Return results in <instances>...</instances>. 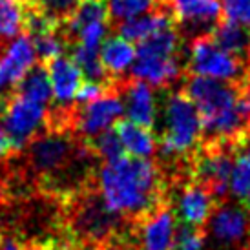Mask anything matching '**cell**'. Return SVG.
Masks as SVG:
<instances>
[{
    "instance_id": "25",
    "label": "cell",
    "mask_w": 250,
    "mask_h": 250,
    "mask_svg": "<svg viewBox=\"0 0 250 250\" xmlns=\"http://www.w3.org/2000/svg\"><path fill=\"white\" fill-rule=\"evenodd\" d=\"M84 143L90 148V152L93 153V157H99L104 163L115 161L125 155V148L121 145V141H119L117 133H115L113 128L99 133V135L91 137V139H84Z\"/></svg>"
},
{
    "instance_id": "3",
    "label": "cell",
    "mask_w": 250,
    "mask_h": 250,
    "mask_svg": "<svg viewBox=\"0 0 250 250\" xmlns=\"http://www.w3.org/2000/svg\"><path fill=\"white\" fill-rule=\"evenodd\" d=\"M177 51L179 33L174 29V26L153 33L152 37L139 42L135 61L130 70L132 77L157 88L175 83L181 75Z\"/></svg>"
},
{
    "instance_id": "18",
    "label": "cell",
    "mask_w": 250,
    "mask_h": 250,
    "mask_svg": "<svg viewBox=\"0 0 250 250\" xmlns=\"http://www.w3.org/2000/svg\"><path fill=\"white\" fill-rule=\"evenodd\" d=\"M174 26V19L172 15H168L163 9H155V11H148L145 15L133 17L130 21L119 22V35L130 42H143L145 39L152 37L161 29H167Z\"/></svg>"
},
{
    "instance_id": "30",
    "label": "cell",
    "mask_w": 250,
    "mask_h": 250,
    "mask_svg": "<svg viewBox=\"0 0 250 250\" xmlns=\"http://www.w3.org/2000/svg\"><path fill=\"white\" fill-rule=\"evenodd\" d=\"M7 44H9V41H7V39H0V55L4 53V49H6Z\"/></svg>"
},
{
    "instance_id": "1",
    "label": "cell",
    "mask_w": 250,
    "mask_h": 250,
    "mask_svg": "<svg viewBox=\"0 0 250 250\" xmlns=\"http://www.w3.org/2000/svg\"><path fill=\"white\" fill-rule=\"evenodd\" d=\"M99 195L123 219H143L161 205V174L150 159L119 157L97 174Z\"/></svg>"
},
{
    "instance_id": "10",
    "label": "cell",
    "mask_w": 250,
    "mask_h": 250,
    "mask_svg": "<svg viewBox=\"0 0 250 250\" xmlns=\"http://www.w3.org/2000/svg\"><path fill=\"white\" fill-rule=\"evenodd\" d=\"M210 234L217 243L237 245L250 234V214L245 207L223 205L214 208L208 219Z\"/></svg>"
},
{
    "instance_id": "23",
    "label": "cell",
    "mask_w": 250,
    "mask_h": 250,
    "mask_svg": "<svg viewBox=\"0 0 250 250\" xmlns=\"http://www.w3.org/2000/svg\"><path fill=\"white\" fill-rule=\"evenodd\" d=\"M28 0H0V39H15L22 33Z\"/></svg>"
},
{
    "instance_id": "2",
    "label": "cell",
    "mask_w": 250,
    "mask_h": 250,
    "mask_svg": "<svg viewBox=\"0 0 250 250\" xmlns=\"http://www.w3.org/2000/svg\"><path fill=\"white\" fill-rule=\"evenodd\" d=\"M185 95L195 104L203 133L215 141L236 137L247 125L239 110V91L232 83L192 75L185 84Z\"/></svg>"
},
{
    "instance_id": "8",
    "label": "cell",
    "mask_w": 250,
    "mask_h": 250,
    "mask_svg": "<svg viewBox=\"0 0 250 250\" xmlns=\"http://www.w3.org/2000/svg\"><path fill=\"white\" fill-rule=\"evenodd\" d=\"M35 62V46L28 35L21 33L9 41L4 53L0 55V91L13 90Z\"/></svg>"
},
{
    "instance_id": "21",
    "label": "cell",
    "mask_w": 250,
    "mask_h": 250,
    "mask_svg": "<svg viewBox=\"0 0 250 250\" xmlns=\"http://www.w3.org/2000/svg\"><path fill=\"white\" fill-rule=\"evenodd\" d=\"M229 192L241 207L250 210V141L234 157L229 177Z\"/></svg>"
},
{
    "instance_id": "12",
    "label": "cell",
    "mask_w": 250,
    "mask_h": 250,
    "mask_svg": "<svg viewBox=\"0 0 250 250\" xmlns=\"http://www.w3.org/2000/svg\"><path fill=\"white\" fill-rule=\"evenodd\" d=\"M232 155L221 148H210L195 165V183H201L214 197L229 194V177L232 170Z\"/></svg>"
},
{
    "instance_id": "5",
    "label": "cell",
    "mask_w": 250,
    "mask_h": 250,
    "mask_svg": "<svg viewBox=\"0 0 250 250\" xmlns=\"http://www.w3.org/2000/svg\"><path fill=\"white\" fill-rule=\"evenodd\" d=\"M0 123L22 152L48 128V111L46 106L9 90L0 93Z\"/></svg>"
},
{
    "instance_id": "29",
    "label": "cell",
    "mask_w": 250,
    "mask_h": 250,
    "mask_svg": "<svg viewBox=\"0 0 250 250\" xmlns=\"http://www.w3.org/2000/svg\"><path fill=\"white\" fill-rule=\"evenodd\" d=\"M0 250H22V241L17 236H7L2 237Z\"/></svg>"
},
{
    "instance_id": "22",
    "label": "cell",
    "mask_w": 250,
    "mask_h": 250,
    "mask_svg": "<svg viewBox=\"0 0 250 250\" xmlns=\"http://www.w3.org/2000/svg\"><path fill=\"white\" fill-rule=\"evenodd\" d=\"M71 61L77 64V68L83 71V77H86L91 83L99 84H113L108 73H106L104 66L101 62L99 57V49L86 48L83 44H71Z\"/></svg>"
},
{
    "instance_id": "14",
    "label": "cell",
    "mask_w": 250,
    "mask_h": 250,
    "mask_svg": "<svg viewBox=\"0 0 250 250\" xmlns=\"http://www.w3.org/2000/svg\"><path fill=\"white\" fill-rule=\"evenodd\" d=\"M121 91L125 93L123 104H125L128 121L145 128H152L157 119V104H155L152 86L139 79H132V81L121 83Z\"/></svg>"
},
{
    "instance_id": "4",
    "label": "cell",
    "mask_w": 250,
    "mask_h": 250,
    "mask_svg": "<svg viewBox=\"0 0 250 250\" xmlns=\"http://www.w3.org/2000/svg\"><path fill=\"white\" fill-rule=\"evenodd\" d=\"M161 152L168 157L187 155L194 150L203 135L199 111L185 91L170 93L165 103Z\"/></svg>"
},
{
    "instance_id": "13",
    "label": "cell",
    "mask_w": 250,
    "mask_h": 250,
    "mask_svg": "<svg viewBox=\"0 0 250 250\" xmlns=\"http://www.w3.org/2000/svg\"><path fill=\"white\" fill-rule=\"evenodd\" d=\"M214 208L215 197L212 192L201 183H192L181 190L175 212L183 225L203 229V225L208 223Z\"/></svg>"
},
{
    "instance_id": "28",
    "label": "cell",
    "mask_w": 250,
    "mask_h": 250,
    "mask_svg": "<svg viewBox=\"0 0 250 250\" xmlns=\"http://www.w3.org/2000/svg\"><path fill=\"white\" fill-rule=\"evenodd\" d=\"M221 6L225 21L236 22L250 29V0H223Z\"/></svg>"
},
{
    "instance_id": "7",
    "label": "cell",
    "mask_w": 250,
    "mask_h": 250,
    "mask_svg": "<svg viewBox=\"0 0 250 250\" xmlns=\"http://www.w3.org/2000/svg\"><path fill=\"white\" fill-rule=\"evenodd\" d=\"M125 113V104L121 99V83H117L104 95L88 104H75L71 130L81 139H91L106 132L121 121Z\"/></svg>"
},
{
    "instance_id": "19",
    "label": "cell",
    "mask_w": 250,
    "mask_h": 250,
    "mask_svg": "<svg viewBox=\"0 0 250 250\" xmlns=\"http://www.w3.org/2000/svg\"><path fill=\"white\" fill-rule=\"evenodd\" d=\"M11 91L29 99V101H33V103H39L42 106L49 104L51 99H53V90H51V81H49V73L46 64H33V68L22 77Z\"/></svg>"
},
{
    "instance_id": "31",
    "label": "cell",
    "mask_w": 250,
    "mask_h": 250,
    "mask_svg": "<svg viewBox=\"0 0 250 250\" xmlns=\"http://www.w3.org/2000/svg\"><path fill=\"white\" fill-rule=\"evenodd\" d=\"M2 237H4V236H2V232H0V243H2Z\"/></svg>"
},
{
    "instance_id": "20",
    "label": "cell",
    "mask_w": 250,
    "mask_h": 250,
    "mask_svg": "<svg viewBox=\"0 0 250 250\" xmlns=\"http://www.w3.org/2000/svg\"><path fill=\"white\" fill-rule=\"evenodd\" d=\"M210 37L219 48L236 55L237 59L243 61L250 57V29H247L245 26H239L230 21L217 22Z\"/></svg>"
},
{
    "instance_id": "11",
    "label": "cell",
    "mask_w": 250,
    "mask_h": 250,
    "mask_svg": "<svg viewBox=\"0 0 250 250\" xmlns=\"http://www.w3.org/2000/svg\"><path fill=\"white\" fill-rule=\"evenodd\" d=\"M168 4L172 19L194 31L214 29L223 13L221 0H168Z\"/></svg>"
},
{
    "instance_id": "27",
    "label": "cell",
    "mask_w": 250,
    "mask_h": 250,
    "mask_svg": "<svg viewBox=\"0 0 250 250\" xmlns=\"http://www.w3.org/2000/svg\"><path fill=\"white\" fill-rule=\"evenodd\" d=\"M205 241H207V236L203 229L183 225L175 234L174 250H203Z\"/></svg>"
},
{
    "instance_id": "15",
    "label": "cell",
    "mask_w": 250,
    "mask_h": 250,
    "mask_svg": "<svg viewBox=\"0 0 250 250\" xmlns=\"http://www.w3.org/2000/svg\"><path fill=\"white\" fill-rule=\"evenodd\" d=\"M46 68L51 81V90H53V99L55 106H71L75 104L77 93L83 86V71L77 68V64L68 59V57H55L48 61Z\"/></svg>"
},
{
    "instance_id": "9",
    "label": "cell",
    "mask_w": 250,
    "mask_h": 250,
    "mask_svg": "<svg viewBox=\"0 0 250 250\" xmlns=\"http://www.w3.org/2000/svg\"><path fill=\"white\" fill-rule=\"evenodd\" d=\"M175 234V215L159 205L139 219V250H174Z\"/></svg>"
},
{
    "instance_id": "16",
    "label": "cell",
    "mask_w": 250,
    "mask_h": 250,
    "mask_svg": "<svg viewBox=\"0 0 250 250\" xmlns=\"http://www.w3.org/2000/svg\"><path fill=\"white\" fill-rule=\"evenodd\" d=\"M135 53H137V48L133 46V42L126 41L121 35L106 37L99 48L101 62L104 66L108 77L115 83H119V79L125 75L126 71L132 70Z\"/></svg>"
},
{
    "instance_id": "24",
    "label": "cell",
    "mask_w": 250,
    "mask_h": 250,
    "mask_svg": "<svg viewBox=\"0 0 250 250\" xmlns=\"http://www.w3.org/2000/svg\"><path fill=\"white\" fill-rule=\"evenodd\" d=\"M81 2L83 0H28L29 6L41 11L44 17H48L59 28H62L73 17L77 7L81 6Z\"/></svg>"
},
{
    "instance_id": "26",
    "label": "cell",
    "mask_w": 250,
    "mask_h": 250,
    "mask_svg": "<svg viewBox=\"0 0 250 250\" xmlns=\"http://www.w3.org/2000/svg\"><path fill=\"white\" fill-rule=\"evenodd\" d=\"M153 6L155 0H108V13L110 21L125 22L152 11Z\"/></svg>"
},
{
    "instance_id": "6",
    "label": "cell",
    "mask_w": 250,
    "mask_h": 250,
    "mask_svg": "<svg viewBox=\"0 0 250 250\" xmlns=\"http://www.w3.org/2000/svg\"><path fill=\"white\" fill-rule=\"evenodd\" d=\"M188 71L223 83H236L245 77L243 61L221 49L212 37L199 35L192 41L188 51Z\"/></svg>"
},
{
    "instance_id": "17",
    "label": "cell",
    "mask_w": 250,
    "mask_h": 250,
    "mask_svg": "<svg viewBox=\"0 0 250 250\" xmlns=\"http://www.w3.org/2000/svg\"><path fill=\"white\" fill-rule=\"evenodd\" d=\"M113 130L117 133L125 152L130 153V157L150 159L157 150V137L150 128L135 125L132 121H117Z\"/></svg>"
}]
</instances>
